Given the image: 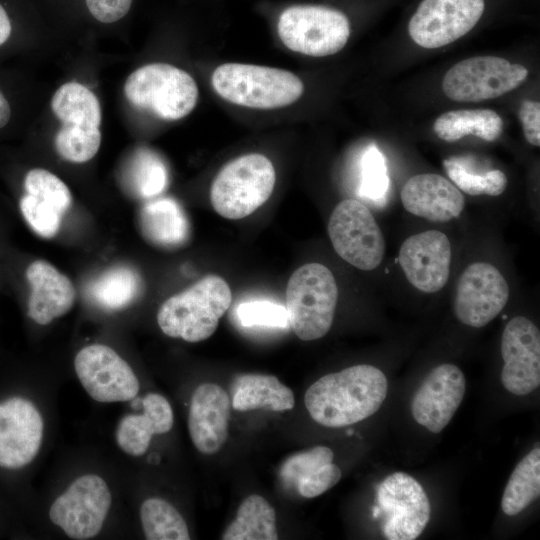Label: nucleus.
Returning a JSON list of instances; mask_svg holds the SVG:
<instances>
[{
	"instance_id": "f8f14e48",
	"label": "nucleus",
	"mask_w": 540,
	"mask_h": 540,
	"mask_svg": "<svg viewBox=\"0 0 540 540\" xmlns=\"http://www.w3.org/2000/svg\"><path fill=\"white\" fill-rule=\"evenodd\" d=\"M484 7V0H423L409 21V35L423 48L448 45L472 30Z\"/></svg>"
},
{
	"instance_id": "1a4fd4ad",
	"label": "nucleus",
	"mask_w": 540,
	"mask_h": 540,
	"mask_svg": "<svg viewBox=\"0 0 540 540\" xmlns=\"http://www.w3.org/2000/svg\"><path fill=\"white\" fill-rule=\"evenodd\" d=\"M520 64L495 56H477L456 63L445 74L442 90L457 102L493 99L519 87L528 76Z\"/></svg>"
},
{
	"instance_id": "58836bf2",
	"label": "nucleus",
	"mask_w": 540,
	"mask_h": 540,
	"mask_svg": "<svg viewBox=\"0 0 540 540\" xmlns=\"http://www.w3.org/2000/svg\"><path fill=\"white\" fill-rule=\"evenodd\" d=\"M341 475V470L337 465L328 463L301 479L297 483L298 492L305 498L317 497L336 485Z\"/></svg>"
},
{
	"instance_id": "ddd939ff",
	"label": "nucleus",
	"mask_w": 540,
	"mask_h": 540,
	"mask_svg": "<svg viewBox=\"0 0 540 540\" xmlns=\"http://www.w3.org/2000/svg\"><path fill=\"white\" fill-rule=\"evenodd\" d=\"M76 375L91 398L110 403L133 399L139 381L129 364L103 344L82 348L74 359Z\"/></svg>"
},
{
	"instance_id": "cd10ccee",
	"label": "nucleus",
	"mask_w": 540,
	"mask_h": 540,
	"mask_svg": "<svg viewBox=\"0 0 540 540\" xmlns=\"http://www.w3.org/2000/svg\"><path fill=\"white\" fill-rule=\"evenodd\" d=\"M141 286V278L135 270L127 266H115L91 282L88 295L98 306L118 310L134 301Z\"/></svg>"
},
{
	"instance_id": "ea45409f",
	"label": "nucleus",
	"mask_w": 540,
	"mask_h": 540,
	"mask_svg": "<svg viewBox=\"0 0 540 540\" xmlns=\"http://www.w3.org/2000/svg\"><path fill=\"white\" fill-rule=\"evenodd\" d=\"M143 413L152 421L156 434L167 433L174 423L173 410L168 400L160 394L149 393L142 399Z\"/></svg>"
},
{
	"instance_id": "9d476101",
	"label": "nucleus",
	"mask_w": 540,
	"mask_h": 540,
	"mask_svg": "<svg viewBox=\"0 0 540 540\" xmlns=\"http://www.w3.org/2000/svg\"><path fill=\"white\" fill-rule=\"evenodd\" d=\"M382 533L388 540H414L430 520L431 506L421 484L404 472L387 476L377 488Z\"/></svg>"
},
{
	"instance_id": "7ed1b4c3",
	"label": "nucleus",
	"mask_w": 540,
	"mask_h": 540,
	"mask_svg": "<svg viewBox=\"0 0 540 540\" xmlns=\"http://www.w3.org/2000/svg\"><path fill=\"white\" fill-rule=\"evenodd\" d=\"M211 82L226 101L255 109L289 106L304 92V85L295 74L251 64H222L213 72Z\"/></svg>"
},
{
	"instance_id": "423d86ee",
	"label": "nucleus",
	"mask_w": 540,
	"mask_h": 540,
	"mask_svg": "<svg viewBox=\"0 0 540 540\" xmlns=\"http://www.w3.org/2000/svg\"><path fill=\"white\" fill-rule=\"evenodd\" d=\"M128 101L163 120H179L196 106L198 87L186 71L167 64L144 65L129 75L124 85Z\"/></svg>"
},
{
	"instance_id": "5701e85b",
	"label": "nucleus",
	"mask_w": 540,
	"mask_h": 540,
	"mask_svg": "<svg viewBox=\"0 0 540 540\" xmlns=\"http://www.w3.org/2000/svg\"><path fill=\"white\" fill-rule=\"evenodd\" d=\"M293 392L277 377L265 374H244L234 385L232 407L238 411L259 408L286 411L294 407Z\"/></svg>"
},
{
	"instance_id": "e433bc0d",
	"label": "nucleus",
	"mask_w": 540,
	"mask_h": 540,
	"mask_svg": "<svg viewBox=\"0 0 540 540\" xmlns=\"http://www.w3.org/2000/svg\"><path fill=\"white\" fill-rule=\"evenodd\" d=\"M333 451L326 446H316L309 450L296 453L282 464L280 476L286 482L296 484L303 478L312 474L320 467L331 463Z\"/></svg>"
},
{
	"instance_id": "a211bd4d",
	"label": "nucleus",
	"mask_w": 540,
	"mask_h": 540,
	"mask_svg": "<svg viewBox=\"0 0 540 540\" xmlns=\"http://www.w3.org/2000/svg\"><path fill=\"white\" fill-rule=\"evenodd\" d=\"M399 263L407 280L418 290L435 293L448 281L451 245L448 237L428 230L408 237L399 250Z\"/></svg>"
},
{
	"instance_id": "79ce46f5",
	"label": "nucleus",
	"mask_w": 540,
	"mask_h": 540,
	"mask_svg": "<svg viewBox=\"0 0 540 540\" xmlns=\"http://www.w3.org/2000/svg\"><path fill=\"white\" fill-rule=\"evenodd\" d=\"M525 139L533 146L540 145V103L524 100L519 108Z\"/></svg>"
},
{
	"instance_id": "473e14b6",
	"label": "nucleus",
	"mask_w": 540,
	"mask_h": 540,
	"mask_svg": "<svg viewBox=\"0 0 540 540\" xmlns=\"http://www.w3.org/2000/svg\"><path fill=\"white\" fill-rule=\"evenodd\" d=\"M129 184L133 193L141 198L157 196L167 184L166 168L156 156L141 151L131 166Z\"/></svg>"
},
{
	"instance_id": "f704fd0d",
	"label": "nucleus",
	"mask_w": 540,
	"mask_h": 540,
	"mask_svg": "<svg viewBox=\"0 0 540 540\" xmlns=\"http://www.w3.org/2000/svg\"><path fill=\"white\" fill-rule=\"evenodd\" d=\"M156 434L155 427L145 414H128L119 421L116 429L118 446L131 456L143 455Z\"/></svg>"
},
{
	"instance_id": "b1692460",
	"label": "nucleus",
	"mask_w": 540,
	"mask_h": 540,
	"mask_svg": "<svg viewBox=\"0 0 540 540\" xmlns=\"http://www.w3.org/2000/svg\"><path fill=\"white\" fill-rule=\"evenodd\" d=\"M503 126L502 118L495 111L470 109L443 113L435 120L433 130L446 142H455L467 135L492 142L501 135Z\"/></svg>"
},
{
	"instance_id": "7c9ffc66",
	"label": "nucleus",
	"mask_w": 540,
	"mask_h": 540,
	"mask_svg": "<svg viewBox=\"0 0 540 540\" xmlns=\"http://www.w3.org/2000/svg\"><path fill=\"white\" fill-rule=\"evenodd\" d=\"M101 144L100 128L63 124L55 137L58 154L65 160L83 163L92 159Z\"/></svg>"
},
{
	"instance_id": "4468645a",
	"label": "nucleus",
	"mask_w": 540,
	"mask_h": 540,
	"mask_svg": "<svg viewBox=\"0 0 540 540\" xmlns=\"http://www.w3.org/2000/svg\"><path fill=\"white\" fill-rule=\"evenodd\" d=\"M509 286L492 264L475 262L461 273L455 291L454 313L463 324L480 328L503 310Z\"/></svg>"
},
{
	"instance_id": "c9c22d12",
	"label": "nucleus",
	"mask_w": 540,
	"mask_h": 540,
	"mask_svg": "<svg viewBox=\"0 0 540 540\" xmlns=\"http://www.w3.org/2000/svg\"><path fill=\"white\" fill-rule=\"evenodd\" d=\"M237 317L244 327L286 328V308L268 300H250L239 304Z\"/></svg>"
},
{
	"instance_id": "2f4dec72",
	"label": "nucleus",
	"mask_w": 540,
	"mask_h": 540,
	"mask_svg": "<svg viewBox=\"0 0 540 540\" xmlns=\"http://www.w3.org/2000/svg\"><path fill=\"white\" fill-rule=\"evenodd\" d=\"M389 189L386 161L377 146H369L360 160L357 194L374 205H383Z\"/></svg>"
},
{
	"instance_id": "c03bdc74",
	"label": "nucleus",
	"mask_w": 540,
	"mask_h": 540,
	"mask_svg": "<svg viewBox=\"0 0 540 540\" xmlns=\"http://www.w3.org/2000/svg\"><path fill=\"white\" fill-rule=\"evenodd\" d=\"M10 116V105L3 93L0 91V129L8 123Z\"/></svg>"
},
{
	"instance_id": "f257e3e1",
	"label": "nucleus",
	"mask_w": 540,
	"mask_h": 540,
	"mask_svg": "<svg viewBox=\"0 0 540 540\" xmlns=\"http://www.w3.org/2000/svg\"><path fill=\"white\" fill-rule=\"evenodd\" d=\"M388 389L384 373L372 365H355L327 374L304 396L305 406L318 424L340 428L360 422L383 404Z\"/></svg>"
},
{
	"instance_id": "a19ab883",
	"label": "nucleus",
	"mask_w": 540,
	"mask_h": 540,
	"mask_svg": "<svg viewBox=\"0 0 540 540\" xmlns=\"http://www.w3.org/2000/svg\"><path fill=\"white\" fill-rule=\"evenodd\" d=\"M92 16L102 23H113L129 11L132 0H85Z\"/></svg>"
},
{
	"instance_id": "f3484780",
	"label": "nucleus",
	"mask_w": 540,
	"mask_h": 540,
	"mask_svg": "<svg viewBox=\"0 0 540 540\" xmlns=\"http://www.w3.org/2000/svg\"><path fill=\"white\" fill-rule=\"evenodd\" d=\"M463 372L453 364L435 367L415 392L411 413L415 421L433 433L450 422L465 394Z\"/></svg>"
},
{
	"instance_id": "393cba45",
	"label": "nucleus",
	"mask_w": 540,
	"mask_h": 540,
	"mask_svg": "<svg viewBox=\"0 0 540 540\" xmlns=\"http://www.w3.org/2000/svg\"><path fill=\"white\" fill-rule=\"evenodd\" d=\"M276 513L262 496L252 494L240 504L235 520L222 535L224 540H276Z\"/></svg>"
},
{
	"instance_id": "c756f323",
	"label": "nucleus",
	"mask_w": 540,
	"mask_h": 540,
	"mask_svg": "<svg viewBox=\"0 0 540 540\" xmlns=\"http://www.w3.org/2000/svg\"><path fill=\"white\" fill-rule=\"evenodd\" d=\"M145 538L148 540H188L187 524L178 510L166 500L149 498L140 508Z\"/></svg>"
},
{
	"instance_id": "f03ea898",
	"label": "nucleus",
	"mask_w": 540,
	"mask_h": 540,
	"mask_svg": "<svg viewBox=\"0 0 540 540\" xmlns=\"http://www.w3.org/2000/svg\"><path fill=\"white\" fill-rule=\"evenodd\" d=\"M232 300L227 282L217 275H207L186 290L163 302L157 322L164 334L199 342L209 338Z\"/></svg>"
},
{
	"instance_id": "6e6552de",
	"label": "nucleus",
	"mask_w": 540,
	"mask_h": 540,
	"mask_svg": "<svg viewBox=\"0 0 540 540\" xmlns=\"http://www.w3.org/2000/svg\"><path fill=\"white\" fill-rule=\"evenodd\" d=\"M328 234L336 253L354 267L369 271L381 264L384 236L361 201L345 199L338 203L329 218Z\"/></svg>"
},
{
	"instance_id": "39448f33",
	"label": "nucleus",
	"mask_w": 540,
	"mask_h": 540,
	"mask_svg": "<svg viewBox=\"0 0 540 540\" xmlns=\"http://www.w3.org/2000/svg\"><path fill=\"white\" fill-rule=\"evenodd\" d=\"M275 181L274 166L266 156L251 153L237 157L215 177L210 190L212 206L224 218H244L269 199Z\"/></svg>"
},
{
	"instance_id": "c85d7f7f",
	"label": "nucleus",
	"mask_w": 540,
	"mask_h": 540,
	"mask_svg": "<svg viewBox=\"0 0 540 540\" xmlns=\"http://www.w3.org/2000/svg\"><path fill=\"white\" fill-rule=\"evenodd\" d=\"M540 495V448H533L515 467L503 492L502 511L514 516Z\"/></svg>"
},
{
	"instance_id": "9b49d317",
	"label": "nucleus",
	"mask_w": 540,
	"mask_h": 540,
	"mask_svg": "<svg viewBox=\"0 0 540 540\" xmlns=\"http://www.w3.org/2000/svg\"><path fill=\"white\" fill-rule=\"evenodd\" d=\"M111 502L106 482L98 475L87 474L75 479L55 499L49 517L69 538L86 540L100 532Z\"/></svg>"
},
{
	"instance_id": "aec40b11",
	"label": "nucleus",
	"mask_w": 540,
	"mask_h": 540,
	"mask_svg": "<svg viewBox=\"0 0 540 540\" xmlns=\"http://www.w3.org/2000/svg\"><path fill=\"white\" fill-rule=\"evenodd\" d=\"M401 201L411 214L433 222H447L458 217L465 199L460 190L438 174H419L407 180Z\"/></svg>"
},
{
	"instance_id": "dca6fc26",
	"label": "nucleus",
	"mask_w": 540,
	"mask_h": 540,
	"mask_svg": "<svg viewBox=\"0 0 540 540\" xmlns=\"http://www.w3.org/2000/svg\"><path fill=\"white\" fill-rule=\"evenodd\" d=\"M43 437V420L28 399L12 397L0 403V466L19 469L37 455Z\"/></svg>"
},
{
	"instance_id": "4c0bfd02",
	"label": "nucleus",
	"mask_w": 540,
	"mask_h": 540,
	"mask_svg": "<svg viewBox=\"0 0 540 540\" xmlns=\"http://www.w3.org/2000/svg\"><path fill=\"white\" fill-rule=\"evenodd\" d=\"M20 210L39 236L51 238L59 231L63 215L52 206L25 193L20 200Z\"/></svg>"
},
{
	"instance_id": "0eeeda50",
	"label": "nucleus",
	"mask_w": 540,
	"mask_h": 540,
	"mask_svg": "<svg viewBox=\"0 0 540 540\" xmlns=\"http://www.w3.org/2000/svg\"><path fill=\"white\" fill-rule=\"evenodd\" d=\"M277 31L282 43L291 51L325 57L344 48L350 36V22L337 9L296 5L281 13Z\"/></svg>"
},
{
	"instance_id": "412c9836",
	"label": "nucleus",
	"mask_w": 540,
	"mask_h": 540,
	"mask_svg": "<svg viewBox=\"0 0 540 540\" xmlns=\"http://www.w3.org/2000/svg\"><path fill=\"white\" fill-rule=\"evenodd\" d=\"M26 278L31 287L28 316L37 324L47 325L73 306L76 293L71 280L49 262H32Z\"/></svg>"
},
{
	"instance_id": "4be33fe9",
	"label": "nucleus",
	"mask_w": 540,
	"mask_h": 540,
	"mask_svg": "<svg viewBox=\"0 0 540 540\" xmlns=\"http://www.w3.org/2000/svg\"><path fill=\"white\" fill-rule=\"evenodd\" d=\"M140 227L148 241L162 247L182 245L190 231L184 211L171 198H160L144 205L140 212Z\"/></svg>"
},
{
	"instance_id": "bb28decb",
	"label": "nucleus",
	"mask_w": 540,
	"mask_h": 540,
	"mask_svg": "<svg viewBox=\"0 0 540 540\" xmlns=\"http://www.w3.org/2000/svg\"><path fill=\"white\" fill-rule=\"evenodd\" d=\"M443 166L456 187L469 195L498 196L506 189V175L498 169H484L474 156L450 157Z\"/></svg>"
},
{
	"instance_id": "72a5a7b5",
	"label": "nucleus",
	"mask_w": 540,
	"mask_h": 540,
	"mask_svg": "<svg viewBox=\"0 0 540 540\" xmlns=\"http://www.w3.org/2000/svg\"><path fill=\"white\" fill-rule=\"evenodd\" d=\"M25 193L52 206L62 215L69 209L72 196L66 184L48 170L35 168L24 179Z\"/></svg>"
},
{
	"instance_id": "37998d69",
	"label": "nucleus",
	"mask_w": 540,
	"mask_h": 540,
	"mask_svg": "<svg viewBox=\"0 0 540 540\" xmlns=\"http://www.w3.org/2000/svg\"><path fill=\"white\" fill-rule=\"evenodd\" d=\"M11 33L10 19L5 9L0 5V45L5 43Z\"/></svg>"
},
{
	"instance_id": "20e7f679",
	"label": "nucleus",
	"mask_w": 540,
	"mask_h": 540,
	"mask_svg": "<svg viewBox=\"0 0 540 540\" xmlns=\"http://www.w3.org/2000/svg\"><path fill=\"white\" fill-rule=\"evenodd\" d=\"M338 300L332 272L323 264L308 263L290 276L286 288V312L296 336L312 341L330 330Z\"/></svg>"
},
{
	"instance_id": "6ab92c4d",
	"label": "nucleus",
	"mask_w": 540,
	"mask_h": 540,
	"mask_svg": "<svg viewBox=\"0 0 540 540\" xmlns=\"http://www.w3.org/2000/svg\"><path fill=\"white\" fill-rule=\"evenodd\" d=\"M230 399L225 390L214 383H203L194 391L188 414L191 440L203 454L218 452L228 435Z\"/></svg>"
},
{
	"instance_id": "2eb2a0df",
	"label": "nucleus",
	"mask_w": 540,
	"mask_h": 540,
	"mask_svg": "<svg viewBox=\"0 0 540 540\" xmlns=\"http://www.w3.org/2000/svg\"><path fill=\"white\" fill-rule=\"evenodd\" d=\"M504 365L501 381L506 390L523 396L540 385V332L528 318H512L501 339Z\"/></svg>"
},
{
	"instance_id": "a878e982",
	"label": "nucleus",
	"mask_w": 540,
	"mask_h": 540,
	"mask_svg": "<svg viewBox=\"0 0 540 540\" xmlns=\"http://www.w3.org/2000/svg\"><path fill=\"white\" fill-rule=\"evenodd\" d=\"M51 107L65 125L100 128L101 108L96 95L86 86L68 82L55 92Z\"/></svg>"
}]
</instances>
